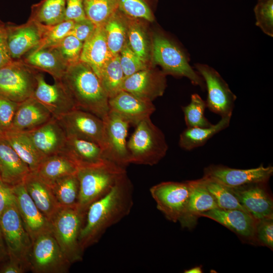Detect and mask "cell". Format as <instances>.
<instances>
[{
	"mask_svg": "<svg viewBox=\"0 0 273 273\" xmlns=\"http://www.w3.org/2000/svg\"><path fill=\"white\" fill-rule=\"evenodd\" d=\"M133 192L126 173L108 193L89 206L79 236L83 251L98 243L109 228L129 214L133 204Z\"/></svg>",
	"mask_w": 273,
	"mask_h": 273,
	"instance_id": "6da1fadb",
	"label": "cell"
},
{
	"mask_svg": "<svg viewBox=\"0 0 273 273\" xmlns=\"http://www.w3.org/2000/svg\"><path fill=\"white\" fill-rule=\"evenodd\" d=\"M79 109L103 119L109 112V98L92 69L79 61L68 66L60 79Z\"/></svg>",
	"mask_w": 273,
	"mask_h": 273,
	"instance_id": "7a4b0ae2",
	"label": "cell"
},
{
	"mask_svg": "<svg viewBox=\"0 0 273 273\" xmlns=\"http://www.w3.org/2000/svg\"><path fill=\"white\" fill-rule=\"evenodd\" d=\"M126 173L125 168L109 160L78 167L76 173L79 184L78 209L86 214L89 206L108 193Z\"/></svg>",
	"mask_w": 273,
	"mask_h": 273,
	"instance_id": "3957f363",
	"label": "cell"
},
{
	"mask_svg": "<svg viewBox=\"0 0 273 273\" xmlns=\"http://www.w3.org/2000/svg\"><path fill=\"white\" fill-rule=\"evenodd\" d=\"M127 142L129 163L153 166L166 155L168 149L164 134L151 121L146 118L135 125Z\"/></svg>",
	"mask_w": 273,
	"mask_h": 273,
	"instance_id": "277c9868",
	"label": "cell"
},
{
	"mask_svg": "<svg viewBox=\"0 0 273 273\" xmlns=\"http://www.w3.org/2000/svg\"><path fill=\"white\" fill-rule=\"evenodd\" d=\"M153 59L162 72L178 77H186L195 86L205 90L204 81L192 67L185 51L176 42L162 33L156 34L152 42Z\"/></svg>",
	"mask_w": 273,
	"mask_h": 273,
	"instance_id": "5b68a950",
	"label": "cell"
},
{
	"mask_svg": "<svg viewBox=\"0 0 273 273\" xmlns=\"http://www.w3.org/2000/svg\"><path fill=\"white\" fill-rule=\"evenodd\" d=\"M85 215L77 205L62 207L51 220L52 234L71 264L82 260L79 236Z\"/></svg>",
	"mask_w": 273,
	"mask_h": 273,
	"instance_id": "8992f818",
	"label": "cell"
},
{
	"mask_svg": "<svg viewBox=\"0 0 273 273\" xmlns=\"http://www.w3.org/2000/svg\"><path fill=\"white\" fill-rule=\"evenodd\" d=\"M0 228L8 258L19 263L27 271L30 270L29 256L32 241L22 221L15 201L2 213L0 217Z\"/></svg>",
	"mask_w": 273,
	"mask_h": 273,
	"instance_id": "52a82bcc",
	"label": "cell"
},
{
	"mask_svg": "<svg viewBox=\"0 0 273 273\" xmlns=\"http://www.w3.org/2000/svg\"><path fill=\"white\" fill-rule=\"evenodd\" d=\"M38 71L22 59L13 60L0 68V95L18 103L32 97Z\"/></svg>",
	"mask_w": 273,
	"mask_h": 273,
	"instance_id": "ba28073f",
	"label": "cell"
},
{
	"mask_svg": "<svg viewBox=\"0 0 273 273\" xmlns=\"http://www.w3.org/2000/svg\"><path fill=\"white\" fill-rule=\"evenodd\" d=\"M30 270L34 273H67L71 263L52 232L42 234L32 241Z\"/></svg>",
	"mask_w": 273,
	"mask_h": 273,
	"instance_id": "9c48e42d",
	"label": "cell"
},
{
	"mask_svg": "<svg viewBox=\"0 0 273 273\" xmlns=\"http://www.w3.org/2000/svg\"><path fill=\"white\" fill-rule=\"evenodd\" d=\"M194 69L203 79L207 98V108L221 117H232L237 96L214 68L207 64L196 63Z\"/></svg>",
	"mask_w": 273,
	"mask_h": 273,
	"instance_id": "30bf717a",
	"label": "cell"
},
{
	"mask_svg": "<svg viewBox=\"0 0 273 273\" xmlns=\"http://www.w3.org/2000/svg\"><path fill=\"white\" fill-rule=\"evenodd\" d=\"M67 137H75L94 142L106 149L105 124L95 114L75 109L56 118Z\"/></svg>",
	"mask_w": 273,
	"mask_h": 273,
	"instance_id": "8fae6325",
	"label": "cell"
},
{
	"mask_svg": "<svg viewBox=\"0 0 273 273\" xmlns=\"http://www.w3.org/2000/svg\"><path fill=\"white\" fill-rule=\"evenodd\" d=\"M150 194L157 208L169 220L178 221L186 208L190 193L189 180L164 181L152 186Z\"/></svg>",
	"mask_w": 273,
	"mask_h": 273,
	"instance_id": "7c38bea8",
	"label": "cell"
},
{
	"mask_svg": "<svg viewBox=\"0 0 273 273\" xmlns=\"http://www.w3.org/2000/svg\"><path fill=\"white\" fill-rule=\"evenodd\" d=\"M203 176L213 178L230 188L249 184L266 183L273 174L272 166L237 169L220 164H211L204 169Z\"/></svg>",
	"mask_w": 273,
	"mask_h": 273,
	"instance_id": "4fadbf2b",
	"label": "cell"
},
{
	"mask_svg": "<svg viewBox=\"0 0 273 273\" xmlns=\"http://www.w3.org/2000/svg\"><path fill=\"white\" fill-rule=\"evenodd\" d=\"M103 120L107 144L105 157L125 168L130 164L126 141L130 124L118 114L111 111Z\"/></svg>",
	"mask_w": 273,
	"mask_h": 273,
	"instance_id": "5bb4252c",
	"label": "cell"
},
{
	"mask_svg": "<svg viewBox=\"0 0 273 273\" xmlns=\"http://www.w3.org/2000/svg\"><path fill=\"white\" fill-rule=\"evenodd\" d=\"M36 80L32 96L43 104L54 118L77 109L73 99L60 80H54L53 84H49L40 71L37 74Z\"/></svg>",
	"mask_w": 273,
	"mask_h": 273,
	"instance_id": "9a60e30c",
	"label": "cell"
},
{
	"mask_svg": "<svg viewBox=\"0 0 273 273\" xmlns=\"http://www.w3.org/2000/svg\"><path fill=\"white\" fill-rule=\"evenodd\" d=\"M12 189L15 203L32 241L42 234L52 232L51 221L37 207L23 183L12 187Z\"/></svg>",
	"mask_w": 273,
	"mask_h": 273,
	"instance_id": "2e32d148",
	"label": "cell"
},
{
	"mask_svg": "<svg viewBox=\"0 0 273 273\" xmlns=\"http://www.w3.org/2000/svg\"><path fill=\"white\" fill-rule=\"evenodd\" d=\"M166 75L148 68L124 78L121 90L127 92L146 101L152 102L162 96L166 87Z\"/></svg>",
	"mask_w": 273,
	"mask_h": 273,
	"instance_id": "e0dca14e",
	"label": "cell"
},
{
	"mask_svg": "<svg viewBox=\"0 0 273 273\" xmlns=\"http://www.w3.org/2000/svg\"><path fill=\"white\" fill-rule=\"evenodd\" d=\"M6 29L8 47L13 60L21 59L41 41L40 24L30 19L21 25L6 24Z\"/></svg>",
	"mask_w": 273,
	"mask_h": 273,
	"instance_id": "ac0fdd59",
	"label": "cell"
},
{
	"mask_svg": "<svg viewBox=\"0 0 273 273\" xmlns=\"http://www.w3.org/2000/svg\"><path fill=\"white\" fill-rule=\"evenodd\" d=\"M265 183L231 188L245 210L257 221L273 217V201Z\"/></svg>",
	"mask_w": 273,
	"mask_h": 273,
	"instance_id": "d6986e66",
	"label": "cell"
},
{
	"mask_svg": "<svg viewBox=\"0 0 273 273\" xmlns=\"http://www.w3.org/2000/svg\"><path fill=\"white\" fill-rule=\"evenodd\" d=\"M200 217L211 219L243 239L251 243L256 242L255 231L257 221L244 210L216 208L202 213Z\"/></svg>",
	"mask_w": 273,
	"mask_h": 273,
	"instance_id": "ffe728a7",
	"label": "cell"
},
{
	"mask_svg": "<svg viewBox=\"0 0 273 273\" xmlns=\"http://www.w3.org/2000/svg\"><path fill=\"white\" fill-rule=\"evenodd\" d=\"M108 104L109 111L118 114L130 124L135 126L150 117L156 110L152 102L143 100L123 90L109 98Z\"/></svg>",
	"mask_w": 273,
	"mask_h": 273,
	"instance_id": "44dd1931",
	"label": "cell"
},
{
	"mask_svg": "<svg viewBox=\"0 0 273 273\" xmlns=\"http://www.w3.org/2000/svg\"><path fill=\"white\" fill-rule=\"evenodd\" d=\"M189 182L190 186L189 199L178 222L182 228L191 230L195 226L202 213L218 207L200 178Z\"/></svg>",
	"mask_w": 273,
	"mask_h": 273,
	"instance_id": "7402d4cb",
	"label": "cell"
},
{
	"mask_svg": "<svg viewBox=\"0 0 273 273\" xmlns=\"http://www.w3.org/2000/svg\"><path fill=\"white\" fill-rule=\"evenodd\" d=\"M53 117L51 112L32 96L18 103L11 130L29 132L40 127Z\"/></svg>",
	"mask_w": 273,
	"mask_h": 273,
	"instance_id": "603a6c76",
	"label": "cell"
},
{
	"mask_svg": "<svg viewBox=\"0 0 273 273\" xmlns=\"http://www.w3.org/2000/svg\"><path fill=\"white\" fill-rule=\"evenodd\" d=\"M21 59L36 70L48 73L54 80H60L68 67L56 46L35 48Z\"/></svg>",
	"mask_w": 273,
	"mask_h": 273,
	"instance_id": "cb8c5ba5",
	"label": "cell"
},
{
	"mask_svg": "<svg viewBox=\"0 0 273 273\" xmlns=\"http://www.w3.org/2000/svg\"><path fill=\"white\" fill-rule=\"evenodd\" d=\"M113 56L107 43L104 26H102L97 27L83 42L80 61L87 64L100 79L103 69Z\"/></svg>",
	"mask_w": 273,
	"mask_h": 273,
	"instance_id": "d4e9b609",
	"label": "cell"
},
{
	"mask_svg": "<svg viewBox=\"0 0 273 273\" xmlns=\"http://www.w3.org/2000/svg\"><path fill=\"white\" fill-rule=\"evenodd\" d=\"M27 132L36 148L46 157L61 153L67 139L64 129L54 117Z\"/></svg>",
	"mask_w": 273,
	"mask_h": 273,
	"instance_id": "484cf974",
	"label": "cell"
},
{
	"mask_svg": "<svg viewBox=\"0 0 273 273\" xmlns=\"http://www.w3.org/2000/svg\"><path fill=\"white\" fill-rule=\"evenodd\" d=\"M31 172L27 165L4 138H0V177L11 187L23 183Z\"/></svg>",
	"mask_w": 273,
	"mask_h": 273,
	"instance_id": "4316f807",
	"label": "cell"
},
{
	"mask_svg": "<svg viewBox=\"0 0 273 273\" xmlns=\"http://www.w3.org/2000/svg\"><path fill=\"white\" fill-rule=\"evenodd\" d=\"M23 184L37 207L51 221L62 207L51 186L32 171L26 176Z\"/></svg>",
	"mask_w": 273,
	"mask_h": 273,
	"instance_id": "83f0119b",
	"label": "cell"
},
{
	"mask_svg": "<svg viewBox=\"0 0 273 273\" xmlns=\"http://www.w3.org/2000/svg\"><path fill=\"white\" fill-rule=\"evenodd\" d=\"M61 153L70 158L78 168L97 164L107 160L104 150L99 145L75 137H67Z\"/></svg>",
	"mask_w": 273,
	"mask_h": 273,
	"instance_id": "f1b7e54d",
	"label": "cell"
},
{
	"mask_svg": "<svg viewBox=\"0 0 273 273\" xmlns=\"http://www.w3.org/2000/svg\"><path fill=\"white\" fill-rule=\"evenodd\" d=\"M78 167L66 155L60 153L46 156L34 172L51 186L64 176L76 174Z\"/></svg>",
	"mask_w": 273,
	"mask_h": 273,
	"instance_id": "f546056e",
	"label": "cell"
},
{
	"mask_svg": "<svg viewBox=\"0 0 273 273\" xmlns=\"http://www.w3.org/2000/svg\"><path fill=\"white\" fill-rule=\"evenodd\" d=\"M3 135L31 171H35L46 156L36 148L28 132L10 130Z\"/></svg>",
	"mask_w": 273,
	"mask_h": 273,
	"instance_id": "4dcf8cb0",
	"label": "cell"
},
{
	"mask_svg": "<svg viewBox=\"0 0 273 273\" xmlns=\"http://www.w3.org/2000/svg\"><path fill=\"white\" fill-rule=\"evenodd\" d=\"M231 117H221L216 124L209 127H187L179 135V146L183 150L191 151L204 146L214 135L229 126Z\"/></svg>",
	"mask_w": 273,
	"mask_h": 273,
	"instance_id": "1f68e13d",
	"label": "cell"
},
{
	"mask_svg": "<svg viewBox=\"0 0 273 273\" xmlns=\"http://www.w3.org/2000/svg\"><path fill=\"white\" fill-rule=\"evenodd\" d=\"M66 0H41L31 7L29 19L52 25L64 21Z\"/></svg>",
	"mask_w": 273,
	"mask_h": 273,
	"instance_id": "d6a6232c",
	"label": "cell"
},
{
	"mask_svg": "<svg viewBox=\"0 0 273 273\" xmlns=\"http://www.w3.org/2000/svg\"><path fill=\"white\" fill-rule=\"evenodd\" d=\"M118 9L104 25L108 47L113 55H119L127 43V23Z\"/></svg>",
	"mask_w": 273,
	"mask_h": 273,
	"instance_id": "836d02e7",
	"label": "cell"
},
{
	"mask_svg": "<svg viewBox=\"0 0 273 273\" xmlns=\"http://www.w3.org/2000/svg\"><path fill=\"white\" fill-rule=\"evenodd\" d=\"M200 179L218 208L226 210L238 209L247 212L230 187L210 177L203 176Z\"/></svg>",
	"mask_w": 273,
	"mask_h": 273,
	"instance_id": "e575fe53",
	"label": "cell"
},
{
	"mask_svg": "<svg viewBox=\"0 0 273 273\" xmlns=\"http://www.w3.org/2000/svg\"><path fill=\"white\" fill-rule=\"evenodd\" d=\"M50 186L61 207H68L77 205L79 184L76 174L62 177Z\"/></svg>",
	"mask_w": 273,
	"mask_h": 273,
	"instance_id": "d590c367",
	"label": "cell"
},
{
	"mask_svg": "<svg viewBox=\"0 0 273 273\" xmlns=\"http://www.w3.org/2000/svg\"><path fill=\"white\" fill-rule=\"evenodd\" d=\"M124 78L119 61V55H114L104 67L100 77L103 87L109 98L121 90Z\"/></svg>",
	"mask_w": 273,
	"mask_h": 273,
	"instance_id": "8d00e7d4",
	"label": "cell"
},
{
	"mask_svg": "<svg viewBox=\"0 0 273 273\" xmlns=\"http://www.w3.org/2000/svg\"><path fill=\"white\" fill-rule=\"evenodd\" d=\"M86 18L97 27L104 26L118 9V0H82Z\"/></svg>",
	"mask_w": 273,
	"mask_h": 273,
	"instance_id": "74e56055",
	"label": "cell"
},
{
	"mask_svg": "<svg viewBox=\"0 0 273 273\" xmlns=\"http://www.w3.org/2000/svg\"><path fill=\"white\" fill-rule=\"evenodd\" d=\"M206 108L205 101L199 94H192L190 103L181 107L187 127H207L211 126L213 124L204 114Z\"/></svg>",
	"mask_w": 273,
	"mask_h": 273,
	"instance_id": "f35d334b",
	"label": "cell"
},
{
	"mask_svg": "<svg viewBox=\"0 0 273 273\" xmlns=\"http://www.w3.org/2000/svg\"><path fill=\"white\" fill-rule=\"evenodd\" d=\"M127 22V43L131 50L146 63L149 57L147 35L143 28L135 20L130 19Z\"/></svg>",
	"mask_w": 273,
	"mask_h": 273,
	"instance_id": "ab89813d",
	"label": "cell"
},
{
	"mask_svg": "<svg viewBox=\"0 0 273 273\" xmlns=\"http://www.w3.org/2000/svg\"><path fill=\"white\" fill-rule=\"evenodd\" d=\"M74 24V22L71 20H64L52 25L40 24L41 38L36 48L56 46L65 37L70 34Z\"/></svg>",
	"mask_w": 273,
	"mask_h": 273,
	"instance_id": "60d3db41",
	"label": "cell"
},
{
	"mask_svg": "<svg viewBox=\"0 0 273 273\" xmlns=\"http://www.w3.org/2000/svg\"><path fill=\"white\" fill-rule=\"evenodd\" d=\"M118 10L126 16L152 22L154 16L151 0H118Z\"/></svg>",
	"mask_w": 273,
	"mask_h": 273,
	"instance_id": "b9f144b4",
	"label": "cell"
},
{
	"mask_svg": "<svg viewBox=\"0 0 273 273\" xmlns=\"http://www.w3.org/2000/svg\"><path fill=\"white\" fill-rule=\"evenodd\" d=\"M255 24L266 35L273 36V0H257L254 8Z\"/></svg>",
	"mask_w": 273,
	"mask_h": 273,
	"instance_id": "7bdbcfd3",
	"label": "cell"
},
{
	"mask_svg": "<svg viewBox=\"0 0 273 273\" xmlns=\"http://www.w3.org/2000/svg\"><path fill=\"white\" fill-rule=\"evenodd\" d=\"M83 42L72 35L65 37L56 47L69 65L80 61Z\"/></svg>",
	"mask_w": 273,
	"mask_h": 273,
	"instance_id": "ee69618b",
	"label": "cell"
},
{
	"mask_svg": "<svg viewBox=\"0 0 273 273\" xmlns=\"http://www.w3.org/2000/svg\"><path fill=\"white\" fill-rule=\"evenodd\" d=\"M119 55L120 63L125 78L148 68L147 64L131 50L127 43Z\"/></svg>",
	"mask_w": 273,
	"mask_h": 273,
	"instance_id": "f6af8a7d",
	"label": "cell"
},
{
	"mask_svg": "<svg viewBox=\"0 0 273 273\" xmlns=\"http://www.w3.org/2000/svg\"><path fill=\"white\" fill-rule=\"evenodd\" d=\"M18 103L0 95V130H10Z\"/></svg>",
	"mask_w": 273,
	"mask_h": 273,
	"instance_id": "bcb514c9",
	"label": "cell"
},
{
	"mask_svg": "<svg viewBox=\"0 0 273 273\" xmlns=\"http://www.w3.org/2000/svg\"><path fill=\"white\" fill-rule=\"evenodd\" d=\"M256 242L273 248V217L257 221L255 231Z\"/></svg>",
	"mask_w": 273,
	"mask_h": 273,
	"instance_id": "7dc6e473",
	"label": "cell"
},
{
	"mask_svg": "<svg viewBox=\"0 0 273 273\" xmlns=\"http://www.w3.org/2000/svg\"><path fill=\"white\" fill-rule=\"evenodd\" d=\"M86 18L82 0H66L64 20L77 22Z\"/></svg>",
	"mask_w": 273,
	"mask_h": 273,
	"instance_id": "c3c4849f",
	"label": "cell"
},
{
	"mask_svg": "<svg viewBox=\"0 0 273 273\" xmlns=\"http://www.w3.org/2000/svg\"><path fill=\"white\" fill-rule=\"evenodd\" d=\"M97 26L87 18L74 22L73 27L69 35H72L84 42L94 32Z\"/></svg>",
	"mask_w": 273,
	"mask_h": 273,
	"instance_id": "681fc988",
	"label": "cell"
},
{
	"mask_svg": "<svg viewBox=\"0 0 273 273\" xmlns=\"http://www.w3.org/2000/svg\"><path fill=\"white\" fill-rule=\"evenodd\" d=\"M13 60L7 44L6 24L0 20V68Z\"/></svg>",
	"mask_w": 273,
	"mask_h": 273,
	"instance_id": "f907efd6",
	"label": "cell"
},
{
	"mask_svg": "<svg viewBox=\"0 0 273 273\" xmlns=\"http://www.w3.org/2000/svg\"><path fill=\"white\" fill-rule=\"evenodd\" d=\"M13 202L12 187L4 183L0 178V217L5 209Z\"/></svg>",
	"mask_w": 273,
	"mask_h": 273,
	"instance_id": "816d5d0a",
	"label": "cell"
},
{
	"mask_svg": "<svg viewBox=\"0 0 273 273\" xmlns=\"http://www.w3.org/2000/svg\"><path fill=\"white\" fill-rule=\"evenodd\" d=\"M26 269L17 262L9 258L0 264V273H23Z\"/></svg>",
	"mask_w": 273,
	"mask_h": 273,
	"instance_id": "f5cc1de1",
	"label": "cell"
},
{
	"mask_svg": "<svg viewBox=\"0 0 273 273\" xmlns=\"http://www.w3.org/2000/svg\"><path fill=\"white\" fill-rule=\"evenodd\" d=\"M8 258V254L0 228V264Z\"/></svg>",
	"mask_w": 273,
	"mask_h": 273,
	"instance_id": "db71d44e",
	"label": "cell"
},
{
	"mask_svg": "<svg viewBox=\"0 0 273 273\" xmlns=\"http://www.w3.org/2000/svg\"><path fill=\"white\" fill-rule=\"evenodd\" d=\"M185 273H202L203 272L202 268L201 266H195L189 269H187L184 271Z\"/></svg>",
	"mask_w": 273,
	"mask_h": 273,
	"instance_id": "11a10c76",
	"label": "cell"
},
{
	"mask_svg": "<svg viewBox=\"0 0 273 273\" xmlns=\"http://www.w3.org/2000/svg\"><path fill=\"white\" fill-rule=\"evenodd\" d=\"M3 136V133L0 130V138Z\"/></svg>",
	"mask_w": 273,
	"mask_h": 273,
	"instance_id": "9f6ffc18",
	"label": "cell"
},
{
	"mask_svg": "<svg viewBox=\"0 0 273 273\" xmlns=\"http://www.w3.org/2000/svg\"><path fill=\"white\" fill-rule=\"evenodd\" d=\"M1 178V177H0Z\"/></svg>",
	"mask_w": 273,
	"mask_h": 273,
	"instance_id": "6f0895ef",
	"label": "cell"
}]
</instances>
